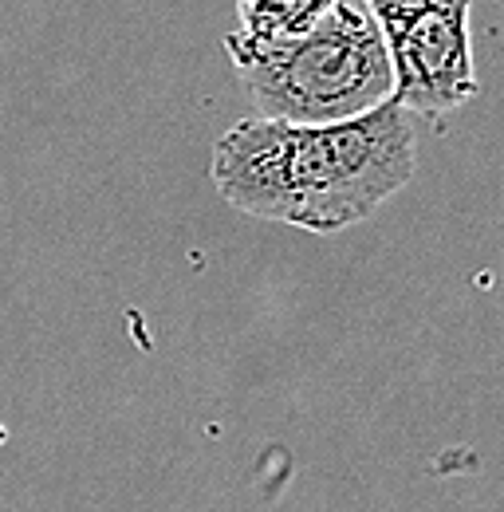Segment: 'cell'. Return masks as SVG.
Returning <instances> with one entry per match:
<instances>
[{"instance_id": "1", "label": "cell", "mask_w": 504, "mask_h": 512, "mask_svg": "<svg viewBox=\"0 0 504 512\" xmlns=\"http://www.w3.org/2000/svg\"><path fill=\"white\" fill-rule=\"evenodd\" d=\"M414 170V123L394 99L327 127L241 119L217 138L209 158V178L233 209L315 237L367 221L386 197L410 186Z\"/></svg>"}, {"instance_id": "2", "label": "cell", "mask_w": 504, "mask_h": 512, "mask_svg": "<svg viewBox=\"0 0 504 512\" xmlns=\"http://www.w3.org/2000/svg\"><path fill=\"white\" fill-rule=\"evenodd\" d=\"M225 52L256 119L327 127L363 119L394 99L390 56L363 0H339L296 40L229 32Z\"/></svg>"}, {"instance_id": "3", "label": "cell", "mask_w": 504, "mask_h": 512, "mask_svg": "<svg viewBox=\"0 0 504 512\" xmlns=\"http://www.w3.org/2000/svg\"><path fill=\"white\" fill-rule=\"evenodd\" d=\"M394 71V103L418 115L461 111L477 95L473 0H363Z\"/></svg>"}, {"instance_id": "4", "label": "cell", "mask_w": 504, "mask_h": 512, "mask_svg": "<svg viewBox=\"0 0 504 512\" xmlns=\"http://www.w3.org/2000/svg\"><path fill=\"white\" fill-rule=\"evenodd\" d=\"M339 0H237V36L245 40H296Z\"/></svg>"}]
</instances>
